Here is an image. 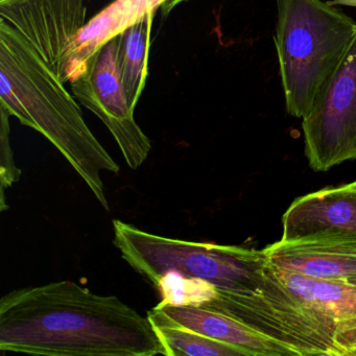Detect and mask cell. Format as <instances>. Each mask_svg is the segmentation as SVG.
<instances>
[{
	"label": "cell",
	"mask_w": 356,
	"mask_h": 356,
	"mask_svg": "<svg viewBox=\"0 0 356 356\" xmlns=\"http://www.w3.org/2000/svg\"><path fill=\"white\" fill-rule=\"evenodd\" d=\"M187 0H115L99 12L76 35L64 53L59 76L64 84H72L87 70L90 58L111 39L130 26L155 13L160 7L168 14Z\"/></svg>",
	"instance_id": "30bf717a"
},
{
	"label": "cell",
	"mask_w": 356,
	"mask_h": 356,
	"mask_svg": "<svg viewBox=\"0 0 356 356\" xmlns=\"http://www.w3.org/2000/svg\"><path fill=\"white\" fill-rule=\"evenodd\" d=\"M305 156L314 172L356 160V35L302 118Z\"/></svg>",
	"instance_id": "8992f818"
},
{
	"label": "cell",
	"mask_w": 356,
	"mask_h": 356,
	"mask_svg": "<svg viewBox=\"0 0 356 356\" xmlns=\"http://www.w3.org/2000/svg\"><path fill=\"white\" fill-rule=\"evenodd\" d=\"M0 351L47 356L164 355L149 318L72 281L14 289L0 300Z\"/></svg>",
	"instance_id": "6da1fadb"
},
{
	"label": "cell",
	"mask_w": 356,
	"mask_h": 356,
	"mask_svg": "<svg viewBox=\"0 0 356 356\" xmlns=\"http://www.w3.org/2000/svg\"><path fill=\"white\" fill-rule=\"evenodd\" d=\"M115 247L122 259L152 281L163 275L206 281L218 291L249 293L261 282L268 258L264 251L170 238L113 220Z\"/></svg>",
	"instance_id": "277c9868"
},
{
	"label": "cell",
	"mask_w": 356,
	"mask_h": 356,
	"mask_svg": "<svg viewBox=\"0 0 356 356\" xmlns=\"http://www.w3.org/2000/svg\"><path fill=\"white\" fill-rule=\"evenodd\" d=\"M1 113V160H0V181H1V210L8 209L5 200L6 189L9 188L14 183L18 182L22 176V170L15 165L10 145V114L5 108L0 107Z\"/></svg>",
	"instance_id": "2e32d148"
},
{
	"label": "cell",
	"mask_w": 356,
	"mask_h": 356,
	"mask_svg": "<svg viewBox=\"0 0 356 356\" xmlns=\"http://www.w3.org/2000/svg\"><path fill=\"white\" fill-rule=\"evenodd\" d=\"M274 42L287 112L303 118L347 53L356 22L322 0H276Z\"/></svg>",
	"instance_id": "3957f363"
},
{
	"label": "cell",
	"mask_w": 356,
	"mask_h": 356,
	"mask_svg": "<svg viewBox=\"0 0 356 356\" xmlns=\"http://www.w3.org/2000/svg\"><path fill=\"white\" fill-rule=\"evenodd\" d=\"M280 241L330 239L356 243V188L348 184L298 197L282 216Z\"/></svg>",
	"instance_id": "9c48e42d"
},
{
	"label": "cell",
	"mask_w": 356,
	"mask_h": 356,
	"mask_svg": "<svg viewBox=\"0 0 356 356\" xmlns=\"http://www.w3.org/2000/svg\"><path fill=\"white\" fill-rule=\"evenodd\" d=\"M88 0H14L0 5V22L19 34L59 76L70 43L86 26Z\"/></svg>",
	"instance_id": "ba28073f"
},
{
	"label": "cell",
	"mask_w": 356,
	"mask_h": 356,
	"mask_svg": "<svg viewBox=\"0 0 356 356\" xmlns=\"http://www.w3.org/2000/svg\"><path fill=\"white\" fill-rule=\"evenodd\" d=\"M149 321L170 323L228 343L245 356H299L295 350L262 335L239 321L204 308L166 305L147 312Z\"/></svg>",
	"instance_id": "8fae6325"
},
{
	"label": "cell",
	"mask_w": 356,
	"mask_h": 356,
	"mask_svg": "<svg viewBox=\"0 0 356 356\" xmlns=\"http://www.w3.org/2000/svg\"><path fill=\"white\" fill-rule=\"evenodd\" d=\"M11 1H14V0H0V5H3V3H11Z\"/></svg>",
	"instance_id": "ac0fdd59"
},
{
	"label": "cell",
	"mask_w": 356,
	"mask_h": 356,
	"mask_svg": "<svg viewBox=\"0 0 356 356\" xmlns=\"http://www.w3.org/2000/svg\"><path fill=\"white\" fill-rule=\"evenodd\" d=\"M118 39L101 47L89 60L86 72L72 83L74 97L109 129L129 168H140L152 149L129 104L118 70Z\"/></svg>",
	"instance_id": "52a82bcc"
},
{
	"label": "cell",
	"mask_w": 356,
	"mask_h": 356,
	"mask_svg": "<svg viewBox=\"0 0 356 356\" xmlns=\"http://www.w3.org/2000/svg\"><path fill=\"white\" fill-rule=\"evenodd\" d=\"M275 270L287 289L302 301L343 326L356 354V284L341 279L312 278L277 266Z\"/></svg>",
	"instance_id": "4fadbf2b"
},
{
	"label": "cell",
	"mask_w": 356,
	"mask_h": 356,
	"mask_svg": "<svg viewBox=\"0 0 356 356\" xmlns=\"http://www.w3.org/2000/svg\"><path fill=\"white\" fill-rule=\"evenodd\" d=\"M204 309L231 316L299 356H355L343 326L289 291L270 260L255 291H218Z\"/></svg>",
	"instance_id": "5b68a950"
},
{
	"label": "cell",
	"mask_w": 356,
	"mask_h": 356,
	"mask_svg": "<svg viewBox=\"0 0 356 356\" xmlns=\"http://www.w3.org/2000/svg\"><path fill=\"white\" fill-rule=\"evenodd\" d=\"M161 339L166 356H245L226 343L216 341L184 327L151 321Z\"/></svg>",
	"instance_id": "9a60e30c"
},
{
	"label": "cell",
	"mask_w": 356,
	"mask_h": 356,
	"mask_svg": "<svg viewBox=\"0 0 356 356\" xmlns=\"http://www.w3.org/2000/svg\"><path fill=\"white\" fill-rule=\"evenodd\" d=\"M0 107L49 139L109 210L101 174H118L120 165L87 126L60 76L3 22H0Z\"/></svg>",
	"instance_id": "7a4b0ae2"
},
{
	"label": "cell",
	"mask_w": 356,
	"mask_h": 356,
	"mask_svg": "<svg viewBox=\"0 0 356 356\" xmlns=\"http://www.w3.org/2000/svg\"><path fill=\"white\" fill-rule=\"evenodd\" d=\"M351 185L352 187H354V188H356V181H354L353 183H351Z\"/></svg>",
	"instance_id": "d6986e66"
},
{
	"label": "cell",
	"mask_w": 356,
	"mask_h": 356,
	"mask_svg": "<svg viewBox=\"0 0 356 356\" xmlns=\"http://www.w3.org/2000/svg\"><path fill=\"white\" fill-rule=\"evenodd\" d=\"M347 280L349 281L350 283H353V284H356V275L350 277V278L347 279Z\"/></svg>",
	"instance_id": "e0dca14e"
},
{
	"label": "cell",
	"mask_w": 356,
	"mask_h": 356,
	"mask_svg": "<svg viewBox=\"0 0 356 356\" xmlns=\"http://www.w3.org/2000/svg\"><path fill=\"white\" fill-rule=\"evenodd\" d=\"M262 251L277 268L304 276L347 280L356 275V243L351 241H279Z\"/></svg>",
	"instance_id": "7c38bea8"
},
{
	"label": "cell",
	"mask_w": 356,
	"mask_h": 356,
	"mask_svg": "<svg viewBox=\"0 0 356 356\" xmlns=\"http://www.w3.org/2000/svg\"><path fill=\"white\" fill-rule=\"evenodd\" d=\"M154 14H149L145 19L127 29L116 37L118 70L127 99L133 109H135L140 99L147 80V57Z\"/></svg>",
	"instance_id": "5bb4252c"
}]
</instances>
